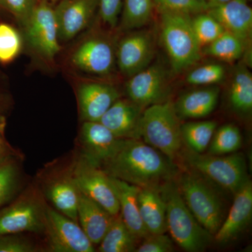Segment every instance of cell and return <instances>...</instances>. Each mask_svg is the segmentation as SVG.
Here are the masks:
<instances>
[{"instance_id": "obj_1", "label": "cell", "mask_w": 252, "mask_h": 252, "mask_svg": "<svg viewBox=\"0 0 252 252\" xmlns=\"http://www.w3.org/2000/svg\"><path fill=\"white\" fill-rule=\"evenodd\" d=\"M165 155L138 139H123L120 147L104 163L110 177L140 188L159 189L172 180L175 167Z\"/></svg>"}, {"instance_id": "obj_2", "label": "cell", "mask_w": 252, "mask_h": 252, "mask_svg": "<svg viewBox=\"0 0 252 252\" xmlns=\"http://www.w3.org/2000/svg\"><path fill=\"white\" fill-rule=\"evenodd\" d=\"M159 191L166 205L167 228L174 241L187 252L205 251L212 235L189 210L177 185L169 181L159 187Z\"/></svg>"}, {"instance_id": "obj_3", "label": "cell", "mask_w": 252, "mask_h": 252, "mask_svg": "<svg viewBox=\"0 0 252 252\" xmlns=\"http://www.w3.org/2000/svg\"><path fill=\"white\" fill-rule=\"evenodd\" d=\"M179 116L170 102L149 106L141 115L139 135L144 142L169 159L173 158L182 147Z\"/></svg>"}, {"instance_id": "obj_4", "label": "cell", "mask_w": 252, "mask_h": 252, "mask_svg": "<svg viewBox=\"0 0 252 252\" xmlns=\"http://www.w3.org/2000/svg\"><path fill=\"white\" fill-rule=\"evenodd\" d=\"M161 39L176 72L193 65L200 59L199 45L190 15L160 11Z\"/></svg>"}, {"instance_id": "obj_5", "label": "cell", "mask_w": 252, "mask_h": 252, "mask_svg": "<svg viewBox=\"0 0 252 252\" xmlns=\"http://www.w3.org/2000/svg\"><path fill=\"white\" fill-rule=\"evenodd\" d=\"M186 162L195 171L222 188L235 193L249 180L243 155L202 154L190 150L185 154Z\"/></svg>"}, {"instance_id": "obj_6", "label": "cell", "mask_w": 252, "mask_h": 252, "mask_svg": "<svg viewBox=\"0 0 252 252\" xmlns=\"http://www.w3.org/2000/svg\"><path fill=\"white\" fill-rule=\"evenodd\" d=\"M177 187L186 205L195 218L212 235L223 222L221 202L216 193L198 175L181 176Z\"/></svg>"}, {"instance_id": "obj_7", "label": "cell", "mask_w": 252, "mask_h": 252, "mask_svg": "<svg viewBox=\"0 0 252 252\" xmlns=\"http://www.w3.org/2000/svg\"><path fill=\"white\" fill-rule=\"evenodd\" d=\"M23 26L31 49L41 59L52 61L61 51L54 6L39 1Z\"/></svg>"}, {"instance_id": "obj_8", "label": "cell", "mask_w": 252, "mask_h": 252, "mask_svg": "<svg viewBox=\"0 0 252 252\" xmlns=\"http://www.w3.org/2000/svg\"><path fill=\"white\" fill-rule=\"evenodd\" d=\"M46 207L39 193L34 189L28 190L0 212V235L44 233Z\"/></svg>"}, {"instance_id": "obj_9", "label": "cell", "mask_w": 252, "mask_h": 252, "mask_svg": "<svg viewBox=\"0 0 252 252\" xmlns=\"http://www.w3.org/2000/svg\"><path fill=\"white\" fill-rule=\"evenodd\" d=\"M71 173L81 193L99 204L112 216L119 215V200L112 177L99 165L82 155L74 163Z\"/></svg>"}, {"instance_id": "obj_10", "label": "cell", "mask_w": 252, "mask_h": 252, "mask_svg": "<svg viewBox=\"0 0 252 252\" xmlns=\"http://www.w3.org/2000/svg\"><path fill=\"white\" fill-rule=\"evenodd\" d=\"M48 250L53 252H94V245L77 222L51 207H46L45 228Z\"/></svg>"}, {"instance_id": "obj_11", "label": "cell", "mask_w": 252, "mask_h": 252, "mask_svg": "<svg viewBox=\"0 0 252 252\" xmlns=\"http://www.w3.org/2000/svg\"><path fill=\"white\" fill-rule=\"evenodd\" d=\"M116 61V51L109 39L94 36L81 42L70 56L71 64L80 71L94 75L110 74Z\"/></svg>"}, {"instance_id": "obj_12", "label": "cell", "mask_w": 252, "mask_h": 252, "mask_svg": "<svg viewBox=\"0 0 252 252\" xmlns=\"http://www.w3.org/2000/svg\"><path fill=\"white\" fill-rule=\"evenodd\" d=\"M54 7L60 41H68L89 26L98 9V0H61Z\"/></svg>"}, {"instance_id": "obj_13", "label": "cell", "mask_w": 252, "mask_h": 252, "mask_svg": "<svg viewBox=\"0 0 252 252\" xmlns=\"http://www.w3.org/2000/svg\"><path fill=\"white\" fill-rule=\"evenodd\" d=\"M154 54L153 42L148 34L135 33L126 36L116 49V61L124 75L130 77L148 67Z\"/></svg>"}, {"instance_id": "obj_14", "label": "cell", "mask_w": 252, "mask_h": 252, "mask_svg": "<svg viewBox=\"0 0 252 252\" xmlns=\"http://www.w3.org/2000/svg\"><path fill=\"white\" fill-rule=\"evenodd\" d=\"M81 117L84 122H99L120 94L114 86L99 82L81 83L77 88Z\"/></svg>"}, {"instance_id": "obj_15", "label": "cell", "mask_w": 252, "mask_h": 252, "mask_svg": "<svg viewBox=\"0 0 252 252\" xmlns=\"http://www.w3.org/2000/svg\"><path fill=\"white\" fill-rule=\"evenodd\" d=\"M122 140L99 122H84L81 127L84 155L99 167L117 152Z\"/></svg>"}, {"instance_id": "obj_16", "label": "cell", "mask_w": 252, "mask_h": 252, "mask_svg": "<svg viewBox=\"0 0 252 252\" xmlns=\"http://www.w3.org/2000/svg\"><path fill=\"white\" fill-rule=\"evenodd\" d=\"M165 89V72L158 66L146 67L131 76L126 84L130 100L141 107L158 103Z\"/></svg>"}, {"instance_id": "obj_17", "label": "cell", "mask_w": 252, "mask_h": 252, "mask_svg": "<svg viewBox=\"0 0 252 252\" xmlns=\"http://www.w3.org/2000/svg\"><path fill=\"white\" fill-rule=\"evenodd\" d=\"M206 13L217 20L224 31L244 42L252 37V10L247 0H230L223 4L212 5Z\"/></svg>"}, {"instance_id": "obj_18", "label": "cell", "mask_w": 252, "mask_h": 252, "mask_svg": "<svg viewBox=\"0 0 252 252\" xmlns=\"http://www.w3.org/2000/svg\"><path fill=\"white\" fill-rule=\"evenodd\" d=\"M235 198L229 213L215 233L217 243L232 241L247 226L252 215V185L250 180L234 193Z\"/></svg>"}, {"instance_id": "obj_19", "label": "cell", "mask_w": 252, "mask_h": 252, "mask_svg": "<svg viewBox=\"0 0 252 252\" xmlns=\"http://www.w3.org/2000/svg\"><path fill=\"white\" fill-rule=\"evenodd\" d=\"M142 115L141 107L119 98L99 119L114 135L121 139H139V124Z\"/></svg>"}, {"instance_id": "obj_20", "label": "cell", "mask_w": 252, "mask_h": 252, "mask_svg": "<svg viewBox=\"0 0 252 252\" xmlns=\"http://www.w3.org/2000/svg\"><path fill=\"white\" fill-rule=\"evenodd\" d=\"M114 217L99 204L80 192L78 221L93 245H99L108 230Z\"/></svg>"}, {"instance_id": "obj_21", "label": "cell", "mask_w": 252, "mask_h": 252, "mask_svg": "<svg viewBox=\"0 0 252 252\" xmlns=\"http://www.w3.org/2000/svg\"><path fill=\"white\" fill-rule=\"evenodd\" d=\"M112 180L119 200V214L123 220L136 238H145L149 233L140 216L138 203L140 187L114 177H112Z\"/></svg>"}, {"instance_id": "obj_22", "label": "cell", "mask_w": 252, "mask_h": 252, "mask_svg": "<svg viewBox=\"0 0 252 252\" xmlns=\"http://www.w3.org/2000/svg\"><path fill=\"white\" fill-rule=\"evenodd\" d=\"M46 195L57 211L78 223L77 209L80 191L71 171L51 180L46 187Z\"/></svg>"}, {"instance_id": "obj_23", "label": "cell", "mask_w": 252, "mask_h": 252, "mask_svg": "<svg viewBox=\"0 0 252 252\" xmlns=\"http://www.w3.org/2000/svg\"><path fill=\"white\" fill-rule=\"evenodd\" d=\"M139 209L144 226L150 234L167 231L166 205L159 189L140 188Z\"/></svg>"}, {"instance_id": "obj_24", "label": "cell", "mask_w": 252, "mask_h": 252, "mask_svg": "<svg viewBox=\"0 0 252 252\" xmlns=\"http://www.w3.org/2000/svg\"><path fill=\"white\" fill-rule=\"evenodd\" d=\"M219 95V88L199 89L184 94L174 105L179 117L200 119L207 117L215 110Z\"/></svg>"}, {"instance_id": "obj_25", "label": "cell", "mask_w": 252, "mask_h": 252, "mask_svg": "<svg viewBox=\"0 0 252 252\" xmlns=\"http://www.w3.org/2000/svg\"><path fill=\"white\" fill-rule=\"evenodd\" d=\"M135 235L126 226L120 214L113 218L112 223L104 238L99 243L98 251L101 252H135Z\"/></svg>"}, {"instance_id": "obj_26", "label": "cell", "mask_w": 252, "mask_h": 252, "mask_svg": "<svg viewBox=\"0 0 252 252\" xmlns=\"http://www.w3.org/2000/svg\"><path fill=\"white\" fill-rule=\"evenodd\" d=\"M217 126V123L212 121L187 123L181 126L182 140L190 150L203 153L210 145Z\"/></svg>"}, {"instance_id": "obj_27", "label": "cell", "mask_w": 252, "mask_h": 252, "mask_svg": "<svg viewBox=\"0 0 252 252\" xmlns=\"http://www.w3.org/2000/svg\"><path fill=\"white\" fill-rule=\"evenodd\" d=\"M230 102L237 112L248 113L252 109V76L246 68L237 71L230 89Z\"/></svg>"}, {"instance_id": "obj_28", "label": "cell", "mask_w": 252, "mask_h": 252, "mask_svg": "<svg viewBox=\"0 0 252 252\" xmlns=\"http://www.w3.org/2000/svg\"><path fill=\"white\" fill-rule=\"evenodd\" d=\"M245 44L238 36L225 31L213 42L206 46L205 52L220 61L234 62L243 56Z\"/></svg>"}, {"instance_id": "obj_29", "label": "cell", "mask_w": 252, "mask_h": 252, "mask_svg": "<svg viewBox=\"0 0 252 252\" xmlns=\"http://www.w3.org/2000/svg\"><path fill=\"white\" fill-rule=\"evenodd\" d=\"M153 0H124L122 25L125 29L142 27L150 21Z\"/></svg>"}, {"instance_id": "obj_30", "label": "cell", "mask_w": 252, "mask_h": 252, "mask_svg": "<svg viewBox=\"0 0 252 252\" xmlns=\"http://www.w3.org/2000/svg\"><path fill=\"white\" fill-rule=\"evenodd\" d=\"M242 135L237 126L226 124L215 131L209 145V154L226 155L234 153L241 147Z\"/></svg>"}, {"instance_id": "obj_31", "label": "cell", "mask_w": 252, "mask_h": 252, "mask_svg": "<svg viewBox=\"0 0 252 252\" xmlns=\"http://www.w3.org/2000/svg\"><path fill=\"white\" fill-rule=\"evenodd\" d=\"M22 36L19 32L6 23H0V63L8 64L21 54Z\"/></svg>"}, {"instance_id": "obj_32", "label": "cell", "mask_w": 252, "mask_h": 252, "mask_svg": "<svg viewBox=\"0 0 252 252\" xmlns=\"http://www.w3.org/2000/svg\"><path fill=\"white\" fill-rule=\"evenodd\" d=\"M192 28L200 48L208 46L224 32L220 23L208 14H199L191 19Z\"/></svg>"}, {"instance_id": "obj_33", "label": "cell", "mask_w": 252, "mask_h": 252, "mask_svg": "<svg viewBox=\"0 0 252 252\" xmlns=\"http://www.w3.org/2000/svg\"><path fill=\"white\" fill-rule=\"evenodd\" d=\"M153 2L160 11L187 15L206 12L210 6L208 1L200 0H153Z\"/></svg>"}, {"instance_id": "obj_34", "label": "cell", "mask_w": 252, "mask_h": 252, "mask_svg": "<svg viewBox=\"0 0 252 252\" xmlns=\"http://www.w3.org/2000/svg\"><path fill=\"white\" fill-rule=\"evenodd\" d=\"M18 166L13 160L0 164V207L12 196L18 185Z\"/></svg>"}, {"instance_id": "obj_35", "label": "cell", "mask_w": 252, "mask_h": 252, "mask_svg": "<svg viewBox=\"0 0 252 252\" xmlns=\"http://www.w3.org/2000/svg\"><path fill=\"white\" fill-rule=\"evenodd\" d=\"M224 75V68L220 64H206L189 73L187 81L193 85H212L223 80Z\"/></svg>"}, {"instance_id": "obj_36", "label": "cell", "mask_w": 252, "mask_h": 252, "mask_svg": "<svg viewBox=\"0 0 252 252\" xmlns=\"http://www.w3.org/2000/svg\"><path fill=\"white\" fill-rule=\"evenodd\" d=\"M174 251L173 242L165 233L147 235L138 248L137 252H171Z\"/></svg>"}, {"instance_id": "obj_37", "label": "cell", "mask_w": 252, "mask_h": 252, "mask_svg": "<svg viewBox=\"0 0 252 252\" xmlns=\"http://www.w3.org/2000/svg\"><path fill=\"white\" fill-rule=\"evenodd\" d=\"M36 248L31 240L18 234L0 235V252H32Z\"/></svg>"}, {"instance_id": "obj_38", "label": "cell", "mask_w": 252, "mask_h": 252, "mask_svg": "<svg viewBox=\"0 0 252 252\" xmlns=\"http://www.w3.org/2000/svg\"><path fill=\"white\" fill-rule=\"evenodd\" d=\"M122 6L123 0H98V11L101 19L109 27L115 28Z\"/></svg>"}, {"instance_id": "obj_39", "label": "cell", "mask_w": 252, "mask_h": 252, "mask_svg": "<svg viewBox=\"0 0 252 252\" xmlns=\"http://www.w3.org/2000/svg\"><path fill=\"white\" fill-rule=\"evenodd\" d=\"M39 0H3L4 7L23 25L31 16Z\"/></svg>"}, {"instance_id": "obj_40", "label": "cell", "mask_w": 252, "mask_h": 252, "mask_svg": "<svg viewBox=\"0 0 252 252\" xmlns=\"http://www.w3.org/2000/svg\"><path fill=\"white\" fill-rule=\"evenodd\" d=\"M6 159H7V154H6V149L4 146L1 145L0 146V164Z\"/></svg>"}, {"instance_id": "obj_41", "label": "cell", "mask_w": 252, "mask_h": 252, "mask_svg": "<svg viewBox=\"0 0 252 252\" xmlns=\"http://www.w3.org/2000/svg\"><path fill=\"white\" fill-rule=\"evenodd\" d=\"M228 1L230 0H208V2L210 3V6H212V5L223 4Z\"/></svg>"}, {"instance_id": "obj_42", "label": "cell", "mask_w": 252, "mask_h": 252, "mask_svg": "<svg viewBox=\"0 0 252 252\" xmlns=\"http://www.w3.org/2000/svg\"><path fill=\"white\" fill-rule=\"evenodd\" d=\"M39 1H45V2L49 3V4L54 6L55 4H57V3L59 2L61 0H39Z\"/></svg>"}, {"instance_id": "obj_43", "label": "cell", "mask_w": 252, "mask_h": 252, "mask_svg": "<svg viewBox=\"0 0 252 252\" xmlns=\"http://www.w3.org/2000/svg\"><path fill=\"white\" fill-rule=\"evenodd\" d=\"M2 124L0 122V146L3 145L2 136H1V134H2Z\"/></svg>"}, {"instance_id": "obj_44", "label": "cell", "mask_w": 252, "mask_h": 252, "mask_svg": "<svg viewBox=\"0 0 252 252\" xmlns=\"http://www.w3.org/2000/svg\"><path fill=\"white\" fill-rule=\"evenodd\" d=\"M0 5H1V6H4V4H3V0H0Z\"/></svg>"}, {"instance_id": "obj_45", "label": "cell", "mask_w": 252, "mask_h": 252, "mask_svg": "<svg viewBox=\"0 0 252 252\" xmlns=\"http://www.w3.org/2000/svg\"><path fill=\"white\" fill-rule=\"evenodd\" d=\"M200 1H207V0H200Z\"/></svg>"}, {"instance_id": "obj_46", "label": "cell", "mask_w": 252, "mask_h": 252, "mask_svg": "<svg viewBox=\"0 0 252 252\" xmlns=\"http://www.w3.org/2000/svg\"><path fill=\"white\" fill-rule=\"evenodd\" d=\"M247 1H251V0H247Z\"/></svg>"}]
</instances>
